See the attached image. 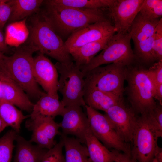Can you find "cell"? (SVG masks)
<instances>
[{
    "mask_svg": "<svg viewBox=\"0 0 162 162\" xmlns=\"http://www.w3.org/2000/svg\"><path fill=\"white\" fill-rule=\"evenodd\" d=\"M152 51L155 61H162V19L156 26L153 35Z\"/></svg>",
    "mask_w": 162,
    "mask_h": 162,
    "instance_id": "1f68e13d",
    "label": "cell"
},
{
    "mask_svg": "<svg viewBox=\"0 0 162 162\" xmlns=\"http://www.w3.org/2000/svg\"><path fill=\"white\" fill-rule=\"evenodd\" d=\"M63 147V141L60 137L59 141L48 150L40 162H65L62 152Z\"/></svg>",
    "mask_w": 162,
    "mask_h": 162,
    "instance_id": "4dcf8cb0",
    "label": "cell"
},
{
    "mask_svg": "<svg viewBox=\"0 0 162 162\" xmlns=\"http://www.w3.org/2000/svg\"><path fill=\"white\" fill-rule=\"evenodd\" d=\"M0 80L2 87V99L16 106L21 110L32 112L34 104L18 85L0 73Z\"/></svg>",
    "mask_w": 162,
    "mask_h": 162,
    "instance_id": "2e32d148",
    "label": "cell"
},
{
    "mask_svg": "<svg viewBox=\"0 0 162 162\" xmlns=\"http://www.w3.org/2000/svg\"><path fill=\"white\" fill-rule=\"evenodd\" d=\"M111 37L87 44L71 51L70 54L75 63L79 67L88 64L104 48Z\"/></svg>",
    "mask_w": 162,
    "mask_h": 162,
    "instance_id": "7402d4cb",
    "label": "cell"
},
{
    "mask_svg": "<svg viewBox=\"0 0 162 162\" xmlns=\"http://www.w3.org/2000/svg\"><path fill=\"white\" fill-rule=\"evenodd\" d=\"M147 71L152 81L153 89L156 86L162 84V61L154 63L147 69Z\"/></svg>",
    "mask_w": 162,
    "mask_h": 162,
    "instance_id": "d6a6232c",
    "label": "cell"
},
{
    "mask_svg": "<svg viewBox=\"0 0 162 162\" xmlns=\"http://www.w3.org/2000/svg\"><path fill=\"white\" fill-rule=\"evenodd\" d=\"M139 13L150 19H159L162 16V0H144Z\"/></svg>",
    "mask_w": 162,
    "mask_h": 162,
    "instance_id": "f546056e",
    "label": "cell"
},
{
    "mask_svg": "<svg viewBox=\"0 0 162 162\" xmlns=\"http://www.w3.org/2000/svg\"><path fill=\"white\" fill-rule=\"evenodd\" d=\"M16 133L9 130L0 138V162H11Z\"/></svg>",
    "mask_w": 162,
    "mask_h": 162,
    "instance_id": "f1b7e54d",
    "label": "cell"
},
{
    "mask_svg": "<svg viewBox=\"0 0 162 162\" xmlns=\"http://www.w3.org/2000/svg\"><path fill=\"white\" fill-rule=\"evenodd\" d=\"M30 117L26 123V127L32 132L30 141L43 148H52L56 144L55 137L61 134L59 131V123L50 117L39 115Z\"/></svg>",
    "mask_w": 162,
    "mask_h": 162,
    "instance_id": "7c38bea8",
    "label": "cell"
},
{
    "mask_svg": "<svg viewBox=\"0 0 162 162\" xmlns=\"http://www.w3.org/2000/svg\"><path fill=\"white\" fill-rule=\"evenodd\" d=\"M46 4V9L44 11L61 37H69L83 27L107 20L102 9Z\"/></svg>",
    "mask_w": 162,
    "mask_h": 162,
    "instance_id": "7a4b0ae2",
    "label": "cell"
},
{
    "mask_svg": "<svg viewBox=\"0 0 162 162\" xmlns=\"http://www.w3.org/2000/svg\"><path fill=\"white\" fill-rule=\"evenodd\" d=\"M154 158L159 162H162V148L158 146L157 148L155 154Z\"/></svg>",
    "mask_w": 162,
    "mask_h": 162,
    "instance_id": "74e56055",
    "label": "cell"
},
{
    "mask_svg": "<svg viewBox=\"0 0 162 162\" xmlns=\"http://www.w3.org/2000/svg\"><path fill=\"white\" fill-rule=\"evenodd\" d=\"M153 35L134 44V52L136 61L146 65L155 61L153 53Z\"/></svg>",
    "mask_w": 162,
    "mask_h": 162,
    "instance_id": "83f0119b",
    "label": "cell"
},
{
    "mask_svg": "<svg viewBox=\"0 0 162 162\" xmlns=\"http://www.w3.org/2000/svg\"><path fill=\"white\" fill-rule=\"evenodd\" d=\"M38 49L31 44L20 47L0 61V73L24 91L29 98L38 99L45 93L40 88L33 74V53Z\"/></svg>",
    "mask_w": 162,
    "mask_h": 162,
    "instance_id": "6da1fadb",
    "label": "cell"
},
{
    "mask_svg": "<svg viewBox=\"0 0 162 162\" xmlns=\"http://www.w3.org/2000/svg\"><path fill=\"white\" fill-rule=\"evenodd\" d=\"M65 152V162H92L90 159L86 146L74 137L62 134Z\"/></svg>",
    "mask_w": 162,
    "mask_h": 162,
    "instance_id": "603a6c76",
    "label": "cell"
},
{
    "mask_svg": "<svg viewBox=\"0 0 162 162\" xmlns=\"http://www.w3.org/2000/svg\"><path fill=\"white\" fill-rule=\"evenodd\" d=\"M9 0L3 4L0 12V29L2 30L9 20L12 12V7Z\"/></svg>",
    "mask_w": 162,
    "mask_h": 162,
    "instance_id": "836d02e7",
    "label": "cell"
},
{
    "mask_svg": "<svg viewBox=\"0 0 162 162\" xmlns=\"http://www.w3.org/2000/svg\"><path fill=\"white\" fill-rule=\"evenodd\" d=\"M55 65L60 74L58 91L62 95L61 101L64 106L85 107V78L80 67L73 62L68 64L57 62Z\"/></svg>",
    "mask_w": 162,
    "mask_h": 162,
    "instance_id": "52a82bcc",
    "label": "cell"
},
{
    "mask_svg": "<svg viewBox=\"0 0 162 162\" xmlns=\"http://www.w3.org/2000/svg\"><path fill=\"white\" fill-rule=\"evenodd\" d=\"M84 99L86 105L96 110L106 112L123 101L122 97L90 88H85Z\"/></svg>",
    "mask_w": 162,
    "mask_h": 162,
    "instance_id": "e0dca14e",
    "label": "cell"
},
{
    "mask_svg": "<svg viewBox=\"0 0 162 162\" xmlns=\"http://www.w3.org/2000/svg\"><path fill=\"white\" fill-rule=\"evenodd\" d=\"M8 1V0H0V6L5 3Z\"/></svg>",
    "mask_w": 162,
    "mask_h": 162,
    "instance_id": "60d3db41",
    "label": "cell"
},
{
    "mask_svg": "<svg viewBox=\"0 0 162 162\" xmlns=\"http://www.w3.org/2000/svg\"><path fill=\"white\" fill-rule=\"evenodd\" d=\"M39 11L31 19L30 44L36 47L40 53L50 56L58 62L63 64L72 62V58L66 50L61 38L44 11Z\"/></svg>",
    "mask_w": 162,
    "mask_h": 162,
    "instance_id": "3957f363",
    "label": "cell"
},
{
    "mask_svg": "<svg viewBox=\"0 0 162 162\" xmlns=\"http://www.w3.org/2000/svg\"><path fill=\"white\" fill-rule=\"evenodd\" d=\"M104 115L121 139L131 143L139 116L131 107L123 101L109 109Z\"/></svg>",
    "mask_w": 162,
    "mask_h": 162,
    "instance_id": "8fae6325",
    "label": "cell"
},
{
    "mask_svg": "<svg viewBox=\"0 0 162 162\" xmlns=\"http://www.w3.org/2000/svg\"><path fill=\"white\" fill-rule=\"evenodd\" d=\"M115 0H49L46 4L82 9H102L110 8Z\"/></svg>",
    "mask_w": 162,
    "mask_h": 162,
    "instance_id": "484cf974",
    "label": "cell"
},
{
    "mask_svg": "<svg viewBox=\"0 0 162 162\" xmlns=\"http://www.w3.org/2000/svg\"><path fill=\"white\" fill-rule=\"evenodd\" d=\"M131 40L128 32L115 34L99 55L88 64L80 67L84 76L91 70L105 64H119L127 67L133 65L136 60L131 48Z\"/></svg>",
    "mask_w": 162,
    "mask_h": 162,
    "instance_id": "8992f818",
    "label": "cell"
},
{
    "mask_svg": "<svg viewBox=\"0 0 162 162\" xmlns=\"http://www.w3.org/2000/svg\"><path fill=\"white\" fill-rule=\"evenodd\" d=\"M162 136L161 128L151 113L138 116L133 136L131 156L137 162H153Z\"/></svg>",
    "mask_w": 162,
    "mask_h": 162,
    "instance_id": "277c9868",
    "label": "cell"
},
{
    "mask_svg": "<svg viewBox=\"0 0 162 162\" xmlns=\"http://www.w3.org/2000/svg\"><path fill=\"white\" fill-rule=\"evenodd\" d=\"M3 91L1 83L0 80V99L2 98Z\"/></svg>",
    "mask_w": 162,
    "mask_h": 162,
    "instance_id": "ab89813d",
    "label": "cell"
},
{
    "mask_svg": "<svg viewBox=\"0 0 162 162\" xmlns=\"http://www.w3.org/2000/svg\"><path fill=\"white\" fill-rule=\"evenodd\" d=\"M114 162H137L131 156L117 150L116 157Z\"/></svg>",
    "mask_w": 162,
    "mask_h": 162,
    "instance_id": "d590c367",
    "label": "cell"
},
{
    "mask_svg": "<svg viewBox=\"0 0 162 162\" xmlns=\"http://www.w3.org/2000/svg\"><path fill=\"white\" fill-rule=\"evenodd\" d=\"M85 108L90 128L94 136L107 148H113L131 156L130 144L121 139L105 115L87 105Z\"/></svg>",
    "mask_w": 162,
    "mask_h": 162,
    "instance_id": "9c48e42d",
    "label": "cell"
},
{
    "mask_svg": "<svg viewBox=\"0 0 162 162\" xmlns=\"http://www.w3.org/2000/svg\"><path fill=\"white\" fill-rule=\"evenodd\" d=\"M160 18L150 19L139 13L128 32L134 44L152 36Z\"/></svg>",
    "mask_w": 162,
    "mask_h": 162,
    "instance_id": "ffe728a7",
    "label": "cell"
},
{
    "mask_svg": "<svg viewBox=\"0 0 162 162\" xmlns=\"http://www.w3.org/2000/svg\"><path fill=\"white\" fill-rule=\"evenodd\" d=\"M65 106L59 98L50 96L45 93L34 104L30 117L42 116L54 118L62 115Z\"/></svg>",
    "mask_w": 162,
    "mask_h": 162,
    "instance_id": "44dd1931",
    "label": "cell"
},
{
    "mask_svg": "<svg viewBox=\"0 0 162 162\" xmlns=\"http://www.w3.org/2000/svg\"><path fill=\"white\" fill-rule=\"evenodd\" d=\"M126 80L131 108L138 115L151 112L157 103L153 98V86L147 69L140 66L127 67Z\"/></svg>",
    "mask_w": 162,
    "mask_h": 162,
    "instance_id": "5b68a950",
    "label": "cell"
},
{
    "mask_svg": "<svg viewBox=\"0 0 162 162\" xmlns=\"http://www.w3.org/2000/svg\"><path fill=\"white\" fill-rule=\"evenodd\" d=\"M26 19L9 25L6 30L5 39L7 45L18 46L28 37L29 32L26 25Z\"/></svg>",
    "mask_w": 162,
    "mask_h": 162,
    "instance_id": "4316f807",
    "label": "cell"
},
{
    "mask_svg": "<svg viewBox=\"0 0 162 162\" xmlns=\"http://www.w3.org/2000/svg\"><path fill=\"white\" fill-rule=\"evenodd\" d=\"M62 116V121L59 123L62 130V134L66 136H74L81 143L85 144L89 124L87 115L83 112L82 107H65Z\"/></svg>",
    "mask_w": 162,
    "mask_h": 162,
    "instance_id": "9a60e30c",
    "label": "cell"
},
{
    "mask_svg": "<svg viewBox=\"0 0 162 162\" xmlns=\"http://www.w3.org/2000/svg\"><path fill=\"white\" fill-rule=\"evenodd\" d=\"M29 117L30 115H24L13 104L0 99V117L7 127H11L16 133L20 131L22 122Z\"/></svg>",
    "mask_w": 162,
    "mask_h": 162,
    "instance_id": "d4e9b609",
    "label": "cell"
},
{
    "mask_svg": "<svg viewBox=\"0 0 162 162\" xmlns=\"http://www.w3.org/2000/svg\"><path fill=\"white\" fill-rule=\"evenodd\" d=\"M16 152L14 162H40L48 149L34 145L17 135Z\"/></svg>",
    "mask_w": 162,
    "mask_h": 162,
    "instance_id": "d6986e66",
    "label": "cell"
},
{
    "mask_svg": "<svg viewBox=\"0 0 162 162\" xmlns=\"http://www.w3.org/2000/svg\"><path fill=\"white\" fill-rule=\"evenodd\" d=\"M5 56L4 53L0 52V61Z\"/></svg>",
    "mask_w": 162,
    "mask_h": 162,
    "instance_id": "b9f144b4",
    "label": "cell"
},
{
    "mask_svg": "<svg viewBox=\"0 0 162 162\" xmlns=\"http://www.w3.org/2000/svg\"><path fill=\"white\" fill-rule=\"evenodd\" d=\"M162 105L157 103L155 108L151 112L160 127L162 128Z\"/></svg>",
    "mask_w": 162,
    "mask_h": 162,
    "instance_id": "e575fe53",
    "label": "cell"
},
{
    "mask_svg": "<svg viewBox=\"0 0 162 162\" xmlns=\"http://www.w3.org/2000/svg\"><path fill=\"white\" fill-rule=\"evenodd\" d=\"M44 2L42 0H9L12 12L9 19L13 22L24 19L39 11L40 7Z\"/></svg>",
    "mask_w": 162,
    "mask_h": 162,
    "instance_id": "cb8c5ba5",
    "label": "cell"
},
{
    "mask_svg": "<svg viewBox=\"0 0 162 162\" xmlns=\"http://www.w3.org/2000/svg\"><path fill=\"white\" fill-rule=\"evenodd\" d=\"M116 32L113 25L108 19L89 24L71 34L64 42L65 47L70 54L82 46L111 37Z\"/></svg>",
    "mask_w": 162,
    "mask_h": 162,
    "instance_id": "30bf717a",
    "label": "cell"
},
{
    "mask_svg": "<svg viewBox=\"0 0 162 162\" xmlns=\"http://www.w3.org/2000/svg\"><path fill=\"white\" fill-rule=\"evenodd\" d=\"M85 144L92 162H114L117 150H109L94 136L90 127L87 132Z\"/></svg>",
    "mask_w": 162,
    "mask_h": 162,
    "instance_id": "ac0fdd59",
    "label": "cell"
},
{
    "mask_svg": "<svg viewBox=\"0 0 162 162\" xmlns=\"http://www.w3.org/2000/svg\"><path fill=\"white\" fill-rule=\"evenodd\" d=\"M7 126L0 117V134Z\"/></svg>",
    "mask_w": 162,
    "mask_h": 162,
    "instance_id": "f35d334b",
    "label": "cell"
},
{
    "mask_svg": "<svg viewBox=\"0 0 162 162\" xmlns=\"http://www.w3.org/2000/svg\"><path fill=\"white\" fill-rule=\"evenodd\" d=\"M127 67L116 63L99 66L85 76V88H95L122 97Z\"/></svg>",
    "mask_w": 162,
    "mask_h": 162,
    "instance_id": "ba28073f",
    "label": "cell"
},
{
    "mask_svg": "<svg viewBox=\"0 0 162 162\" xmlns=\"http://www.w3.org/2000/svg\"><path fill=\"white\" fill-rule=\"evenodd\" d=\"M153 96L154 99L157 100L162 105V84L158 85L154 88Z\"/></svg>",
    "mask_w": 162,
    "mask_h": 162,
    "instance_id": "8d00e7d4",
    "label": "cell"
},
{
    "mask_svg": "<svg viewBox=\"0 0 162 162\" xmlns=\"http://www.w3.org/2000/svg\"><path fill=\"white\" fill-rule=\"evenodd\" d=\"M153 162H159L156 159L154 158L153 161Z\"/></svg>",
    "mask_w": 162,
    "mask_h": 162,
    "instance_id": "7bdbcfd3",
    "label": "cell"
},
{
    "mask_svg": "<svg viewBox=\"0 0 162 162\" xmlns=\"http://www.w3.org/2000/svg\"><path fill=\"white\" fill-rule=\"evenodd\" d=\"M33 74L36 82L42 87L46 93L59 98L57 70L55 65L40 53L34 58Z\"/></svg>",
    "mask_w": 162,
    "mask_h": 162,
    "instance_id": "5bb4252c",
    "label": "cell"
},
{
    "mask_svg": "<svg viewBox=\"0 0 162 162\" xmlns=\"http://www.w3.org/2000/svg\"><path fill=\"white\" fill-rule=\"evenodd\" d=\"M144 0H115L109 8L108 15L112 20L116 32H128L139 13Z\"/></svg>",
    "mask_w": 162,
    "mask_h": 162,
    "instance_id": "4fadbf2b",
    "label": "cell"
},
{
    "mask_svg": "<svg viewBox=\"0 0 162 162\" xmlns=\"http://www.w3.org/2000/svg\"><path fill=\"white\" fill-rule=\"evenodd\" d=\"M2 5H1V6H0V12L1 11V9H2Z\"/></svg>",
    "mask_w": 162,
    "mask_h": 162,
    "instance_id": "ee69618b",
    "label": "cell"
}]
</instances>
